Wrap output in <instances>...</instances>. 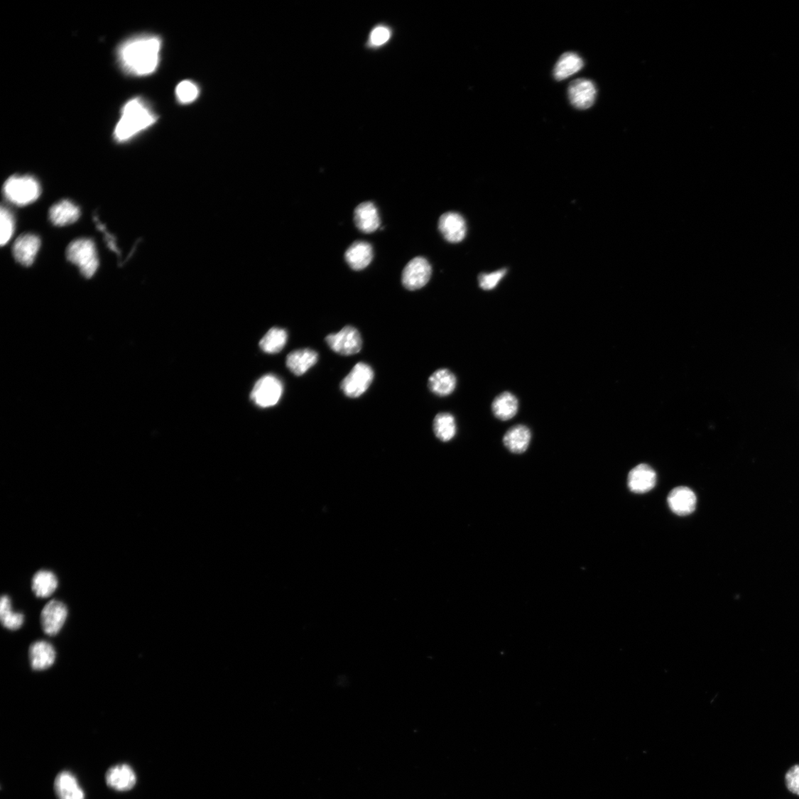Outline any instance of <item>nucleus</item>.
Returning a JSON list of instances; mask_svg holds the SVG:
<instances>
[{
  "instance_id": "nucleus-1",
  "label": "nucleus",
  "mask_w": 799,
  "mask_h": 799,
  "mask_svg": "<svg viewBox=\"0 0 799 799\" xmlns=\"http://www.w3.org/2000/svg\"><path fill=\"white\" fill-rule=\"evenodd\" d=\"M161 49L162 40L157 36H134L119 45L118 61L126 73L135 77H146L154 73L158 67Z\"/></svg>"
},
{
  "instance_id": "nucleus-2",
  "label": "nucleus",
  "mask_w": 799,
  "mask_h": 799,
  "mask_svg": "<svg viewBox=\"0 0 799 799\" xmlns=\"http://www.w3.org/2000/svg\"><path fill=\"white\" fill-rule=\"evenodd\" d=\"M157 119V115L143 98L131 99L121 109L114 129V138L118 142L128 141L152 126Z\"/></svg>"
},
{
  "instance_id": "nucleus-3",
  "label": "nucleus",
  "mask_w": 799,
  "mask_h": 799,
  "mask_svg": "<svg viewBox=\"0 0 799 799\" xmlns=\"http://www.w3.org/2000/svg\"><path fill=\"white\" fill-rule=\"evenodd\" d=\"M6 199L17 206H26L37 200L41 194L38 181L31 175H13L4 186Z\"/></svg>"
},
{
  "instance_id": "nucleus-4",
  "label": "nucleus",
  "mask_w": 799,
  "mask_h": 799,
  "mask_svg": "<svg viewBox=\"0 0 799 799\" xmlns=\"http://www.w3.org/2000/svg\"><path fill=\"white\" fill-rule=\"evenodd\" d=\"M69 261L77 265L86 278H91L99 268V259L94 242L89 239H80L71 242L66 251Z\"/></svg>"
},
{
  "instance_id": "nucleus-5",
  "label": "nucleus",
  "mask_w": 799,
  "mask_h": 799,
  "mask_svg": "<svg viewBox=\"0 0 799 799\" xmlns=\"http://www.w3.org/2000/svg\"><path fill=\"white\" fill-rule=\"evenodd\" d=\"M374 371L363 362L355 365L341 384L344 394L357 398L364 394L374 379Z\"/></svg>"
},
{
  "instance_id": "nucleus-6",
  "label": "nucleus",
  "mask_w": 799,
  "mask_h": 799,
  "mask_svg": "<svg viewBox=\"0 0 799 799\" xmlns=\"http://www.w3.org/2000/svg\"><path fill=\"white\" fill-rule=\"evenodd\" d=\"M283 393L281 381L273 375L261 378L255 384L251 398L256 405L268 408L276 405Z\"/></svg>"
},
{
  "instance_id": "nucleus-7",
  "label": "nucleus",
  "mask_w": 799,
  "mask_h": 799,
  "mask_svg": "<svg viewBox=\"0 0 799 799\" xmlns=\"http://www.w3.org/2000/svg\"><path fill=\"white\" fill-rule=\"evenodd\" d=\"M326 342L332 351L346 357L359 353L363 343L359 331L352 326L327 335Z\"/></svg>"
},
{
  "instance_id": "nucleus-8",
  "label": "nucleus",
  "mask_w": 799,
  "mask_h": 799,
  "mask_svg": "<svg viewBox=\"0 0 799 799\" xmlns=\"http://www.w3.org/2000/svg\"><path fill=\"white\" fill-rule=\"evenodd\" d=\"M432 276V266L423 257H416L408 262L402 273V283L408 290H417L429 282Z\"/></svg>"
},
{
  "instance_id": "nucleus-9",
  "label": "nucleus",
  "mask_w": 799,
  "mask_h": 799,
  "mask_svg": "<svg viewBox=\"0 0 799 799\" xmlns=\"http://www.w3.org/2000/svg\"><path fill=\"white\" fill-rule=\"evenodd\" d=\"M68 610L65 604L59 600L48 602L41 612V626L45 634L53 636L58 635L65 624Z\"/></svg>"
},
{
  "instance_id": "nucleus-10",
  "label": "nucleus",
  "mask_w": 799,
  "mask_h": 799,
  "mask_svg": "<svg viewBox=\"0 0 799 799\" xmlns=\"http://www.w3.org/2000/svg\"><path fill=\"white\" fill-rule=\"evenodd\" d=\"M595 84L586 79H578L571 82L568 87V98L575 107L580 110L591 108L597 97Z\"/></svg>"
},
{
  "instance_id": "nucleus-11",
  "label": "nucleus",
  "mask_w": 799,
  "mask_h": 799,
  "mask_svg": "<svg viewBox=\"0 0 799 799\" xmlns=\"http://www.w3.org/2000/svg\"><path fill=\"white\" fill-rule=\"evenodd\" d=\"M106 784L119 792L132 790L136 784V775L127 763H121L112 767L105 775Z\"/></svg>"
},
{
  "instance_id": "nucleus-12",
  "label": "nucleus",
  "mask_w": 799,
  "mask_h": 799,
  "mask_svg": "<svg viewBox=\"0 0 799 799\" xmlns=\"http://www.w3.org/2000/svg\"><path fill=\"white\" fill-rule=\"evenodd\" d=\"M438 227L443 237L451 243L463 241L467 234L466 222L457 212L444 213L440 218Z\"/></svg>"
},
{
  "instance_id": "nucleus-13",
  "label": "nucleus",
  "mask_w": 799,
  "mask_h": 799,
  "mask_svg": "<svg viewBox=\"0 0 799 799\" xmlns=\"http://www.w3.org/2000/svg\"><path fill=\"white\" fill-rule=\"evenodd\" d=\"M41 246L40 239L33 234L21 236L14 242L13 254L14 259L21 264L29 266L35 260Z\"/></svg>"
},
{
  "instance_id": "nucleus-14",
  "label": "nucleus",
  "mask_w": 799,
  "mask_h": 799,
  "mask_svg": "<svg viewBox=\"0 0 799 799\" xmlns=\"http://www.w3.org/2000/svg\"><path fill=\"white\" fill-rule=\"evenodd\" d=\"M668 505L672 511L680 516H685L695 511L697 506V496L694 491L685 487L673 489L668 497Z\"/></svg>"
},
{
  "instance_id": "nucleus-15",
  "label": "nucleus",
  "mask_w": 799,
  "mask_h": 799,
  "mask_svg": "<svg viewBox=\"0 0 799 799\" xmlns=\"http://www.w3.org/2000/svg\"><path fill=\"white\" fill-rule=\"evenodd\" d=\"M28 653L31 668L37 671L50 668L55 664L57 658L55 648L50 643L43 641L32 643Z\"/></svg>"
},
{
  "instance_id": "nucleus-16",
  "label": "nucleus",
  "mask_w": 799,
  "mask_h": 799,
  "mask_svg": "<svg viewBox=\"0 0 799 799\" xmlns=\"http://www.w3.org/2000/svg\"><path fill=\"white\" fill-rule=\"evenodd\" d=\"M354 219L355 225L365 234L375 232L381 225L378 208L371 202H363L355 208Z\"/></svg>"
},
{
  "instance_id": "nucleus-17",
  "label": "nucleus",
  "mask_w": 799,
  "mask_h": 799,
  "mask_svg": "<svg viewBox=\"0 0 799 799\" xmlns=\"http://www.w3.org/2000/svg\"><path fill=\"white\" fill-rule=\"evenodd\" d=\"M629 487L634 493L643 494L651 491L656 484L655 471L646 464L634 467L629 474Z\"/></svg>"
},
{
  "instance_id": "nucleus-18",
  "label": "nucleus",
  "mask_w": 799,
  "mask_h": 799,
  "mask_svg": "<svg viewBox=\"0 0 799 799\" xmlns=\"http://www.w3.org/2000/svg\"><path fill=\"white\" fill-rule=\"evenodd\" d=\"M58 799H85V795L76 776L69 771L60 773L55 781Z\"/></svg>"
},
{
  "instance_id": "nucleus-19",
  "label": "nucleus",
  "mask_w": 799,
  "mask_h": 799,
  "mask_svg": "<svg viewBox=\"0 0 799 799\" xmlns=\"http://www.w3.org/2000/svg\"><path fill=\"white\" fill-rule=\"evenodd\" d=\"M373 259V249L365 241L354 242L345 254V259L354 271H362L366 268Z\"/></svg>"
},
{
  "instance_id": "nucleus-20",
  "label": "nucleus",
  "mask_w": 799,
  "mask_h": 799,
  "mask_svg": "<svg viewBox=\"0 0 799 799\" xmlns=\"http://www.w3.org/2000/svg\"><path fill=\"white\" fill-rule=\"evenodd\" d=\"M80 214L79 207L68 200H63L53 205L49 210L50 220L58 227L74 224L79 219Z\"/></svg>"
},
{
  "instance_id": "nucleus-21",
  "label": "nucleus",
  "mask_w": 799,
  "mask_h": 799,
  "mask_svg": "<svg viewBox=\"0 0 799 799\" xmlns=\"http://www.w3.org/2000/svg\"><path fill=\"white\" fill-rule=\"evenodd\" d=\"M317 360L318 354L315 351L310 349H298L288 354L287 366L294 375L300 376L315 366Z\"/></svg>"
},
{
  "instance_id": "nucleus-22",
  "label": "nucleus",
  "mask_w": 799,
  "mask_h": 799,
  "mask_svg": "<svg viewBox=\"0 0 799 799\" xmlns=\"http://www.w3.org/2000/svg\"><path fill=\"white\" fill-rule=\"evenodd\" d=\"M457 379L450 370L440 369L430 377L428 386L433 393L440 397L450 396L456 388Z\"/></svg>"
},
{
  "instance_id": "nucleus-23",
  "label": "nucleus",
  "mask_w": 799,
  "mask_h": 799,
  "mask_svg": "<svg viewBox=\"0 0 799 799\" xmlns=\"http://www.w3.org/2000/svg\"><path fill=\"white\" fill-rule=\"evenodd\" d=\"M531 433L527 426L517 425L513 426L504 435L505 447L512 453L522 454L528 448Z\"/></svg>"
},
{
  "instance_id": "nucleus-24",
  "label": "nucleus",
  "mask_w": 799,
  "mask_h": 799,
  "mask_svg": "<svg viewBox=\"0 0 799 799\" xmlns=\"http://www.w3.org/2000/svg\"><path fill=\"white\" fill-rule=\"evenodd\" d=\"M519 410V401L516 396L509 392L497 396L493 401L491 411L494 415L503 421L516 416Z\"/></svg>"
},
{
  "instance_id": "nucleus-25",
  "label": "nucleus",
  "mask_w": 799,
  "mask_h": 799,
  "mask_svg": "<svg viewBox=\"0 0 799 799\" xmlns=\"http://www.w3.org/2000/svg\"><path fill=\"white\" fill-rule=\"evenodd\" d=\"M583 66L584 62L577 53H565L555 67L554 77L558 81L564 80L577 74Z\"/></svg>"
},
{
  "instance_id": "nucleus-26",
  "label": "nucleus",
  "mask_w": 799,
  "mask_h": 799,
  "mask_svg": "<svg viewBox=\"0 0 799 799\" xmlns=\"http://www.w3.org/2000/svg\"><path fill=\"white\" fill-rule=\"evenodd\" d=\"M58 587V580L51 572L40 571L33 577L32 591L36 597L48 598L55 592Z\"/></svg>"
},
{
  "instance_id": "nucleus-27",
  "label": "nucleus",
  "mask_w": 799,
  "mask_h": 799,
  "mask_svg": "<svg viewBox=\"0 0 799 799\" xmlns=\"http://www.w3.org/2000/svg\"><path fill=\"white\" fill-rule=\"evenodd\" d=\"M0 619L4 628L10 631L20 629L24 624V615L13 612L11 599L7 595L0 600Z\"/></svg>"
},
{
  "instance_id": "nucleus-28",
  "label": "nucleus",
  "mask_w": 799,
  "mask_h": 799,
  "mask_svg": "<svg viewBox=\"0 0 799 799\" xmlns=\"http://www.w3.org/2000/svg\"><path fill=\"white\" fill-rule=\"evenodd\" d=\"M436 437L442 442H449L456 435L457 424L455 417L447 413H439L433 423Z\"/></svg>"
},
{
  "instance_id": "nucleus-29",
  "label": "nucleus",
  "mask_w": 799,
  "mask_h": 799,
  "mask_svg": "<svg viewBox=\"0 0 799 799\" xmlns=\"http://www.w3.org/2000/svg\"><path fill=\"white\" fill-rule=\"evenodd\" d=\"M288 341V333L280 328H272L263 337L260 342L261 349L266 353L280 352Z\"/></svg>"
},
{
  "instance_id": "nucleus-30",
  "label": "nucleus",
  "mask_w": 799,
  "mask_h": 799,
  "mask_svg": "<svg viewBox=\"0 0 799 799\" xmlns=\"http://www.w3.org/2000/svg\"><path fill=\"white\" fill-rule=\"evenodd\" d=\"M198 85L190 80H185L177 85L175 95L178 101L182 104H190L200 96Z\"/></svg>"
},
{
  "instance_id": "nucleus-31",
  "label": "nucleus",
  "mask_w": 799,
  "mask_h": 799,
  "mask_svg": "<svg viewBox=\"0 0 799 799\" xmlns=\"http://www.w3.org/2000/svg\"><path fill=\"white\" fill-rule=\"evenodd\" d=\"M0 224H1V229H0V244L2 246L6 245L11 240L14 232V219L10 210L5 207H1L0 211Z\"/></svg>"
},
{
  "instance_id": "nucleus-32",
  "label": "nucleus",
  "mask_w": 799,
  "mask_h": 799,
  "mask_svg": "<svg viewBox=\"0 0 799 799\" xmlns=\"http://www.w3.org/2000/svg\"><path fill=\"white\" fill-rule=\"evenodd\" d=\"M506 273V270H501L489 274L479 276V284L484 290L494 289Z\"/></svg>"
},
{
  "instance_id": "nucleus-33",
  "label": "nucleus",
  "mask_w": 799,
  "mask_h": 799,
  "mask_svg": "<svg viewBox=\"0 0 799 799\" xmlns=\"http://www.w3.org/2000/svg\"><path fill=\"white\" fill-rule=\"evenodd\" d=\"M786 783L792 793L799 795V765L793 766L786 773Z\"/></svg>"
},
{
  "instance_id": "nucleus-34",
  "label": "nucleus",
  "mask_w": 799,
  "mask_h": 799,
  "mask_svg": "<svg viewBox=\"0 0 799 799\" xmlns=\"http://www.w3.org/2000/svg\"><path fill=\"white\" fill-rule=\"evenodd\" d=\"M390 31L384 26H379L372 31L370 35V42L373 45L380 46L386 43L390 38Z\"/></svg>"
}]
</instances>
